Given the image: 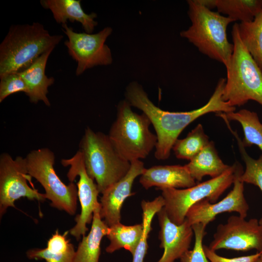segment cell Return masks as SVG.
<instances>
[{"instance_id":"7","label":"cell","mask_w":262,"mask_h":262,"mask_svg":"<svg viewBox=\"0 0 262 262\" xmlns=\"http://www.w3.org/2000/svg\"><path fill=\"white\" fill-rule=\"evenodd\" d=\"M243 172L238 162H235L223 174L183 189H161L164 201V208L168 218L176 224L180 225L185 220L187 212L195 204L208 199L214 203L231 185L237 176Z\"/></svg>"},{"instance_id":"21","label":"cell","mask_w":262,"mask_h":262,"mask_svg":"<svg viewBox=\"0 0 262 262\" xmlns=\"http://www.w3.org/2000/svg\"><path fill=\"white\" fill-rule=\"evenodd\" d=\"M143 233L142 224L126 226L120 222L109 227L107 237L110 241L106 252L112 253L121 248L128 250L133 255Z\"/></svg>"},{"instance_id":"30","label":"cell","mask_w":262,"mask_h":262,"mask_svg":"<svg viewBox=\"0 0 262 262\" xmlns=\"http://www.w3.org/2000/svg\"><path fill=\"white\" fill-rule=\"evenodd\" d=\"M75 251L73 245L71 243L68 250L63 253H51L45 248L30 249L26 255L30 259L44 260L46 262H73Z\"/></svg>"},{"instance_id":"27","label":"cell","mask_w":262,"mask_h":262,"mask_svg":"<svg viewBox=\"0 0 262 262\" xmlns=\"http://www.w3.org/2000/svg\"><path fill=\"white\" fill-rule=\"evenodd\" d=\"M228 128L237 140L239 149L246 164L245 171L239 176V180L243 183L252 184L258 186L262 192V155L258 159L251 157L246 152L245 147L237 131L232 130L227 120H224ZM259 223L262 226V216Z\"/></svg>"},{"instance_id":"29","label":"cell","mask_w":262,"mask_h":262,"mask_svg":"<svg viewBox=\"0 0 262 262\" xmlns=\"http://www.w3.org/2000/svg\"><path fill=\"white\" fill-rule=\"evenodd\" d=\"M0 102L10 95L18 92L28 93L27 86L18 73H12L0 77Z\"/></svg>"},{"instance_id":"32","label":"cell","mask_w":262,"mask_h":262,"mask_svg":"<svg viewBox=\"0 0 262 262\" xmlns=\"http://www.w3.org/2000/svg\"><path fill=\"white\" fill-rule=\"evenodd\" d=\"M68 231L65 232L63 235L59 234L57 229L55 233L49 239L47 242V249L51 253L61 254L66 252L71 243L66 239Z\"/></svg>"},{"instance_id":"22","label":"cell","mask_w":262,"mask_h":262,"mask_svg":"<svg viewBox=\"0 0 262 262\" xmlns=\"http://www.w3.org/2000/svg\"><path fill=\"white\" fill-rule=\"evenodd\" d=\"M216 115L223 116L228 121H236L241 125L244 133L242 143L245 147L255 145L262 150V123L256 113L241 109L237 112L219 113Z\"/></svg>"},{"instance_id":"11","label":"cell","mask_w":262,"mask_h":262,"mask_svg":"<svg viewBox=\"0 0 262 262\" xmlns=\"http://www.w3.org/2000/svg\"><path fill=\"white\" fill-rule=\"evenodd\" d=\"M61 163L65 167L69 166L67 177L70 182H73L77 177H79L77 186L81 211L75 218L76 224L69 230L70 234L79 241L81 236H85L88 230L86 225L92 222L94 211L100 206L98 200L100 193L96 183L86 172L80 150L72 157L63 159Z\"/></svg>"},{"instance_id":"20","label":"cell","mask_w":262,"mask_h":262,"mask_svg":"<svg viewBox=\"0 0 262 262\" xmlns=\"http://www.w3.org/2000/svg\"><path fill=\"white\" fill-rule=\"evenodd\" d=\"M192 177L201 181L205 176L216 178L225 172L230 167L225 164L218 156L213 141L208 145L189 163L185 165Z\"/></svg>"},{"instance_id":"17","label":"cell","mask_w":262,"mask_h":262,"mask_svg":"<svg viewBox=\"0 0 262 262\" xmlns=\"http://www.w3.org/2000/svg\"><path fill=\"white\" fill-rule=\"evenodd\" d=\"M53 50L44 53L28 68L18 72L27 86L28 92L26 96L32 103H37L42 101L47 106L50 105L47 95L48 88L53 84L54 79L46 75L45 69L48 58Z\"/></svg>"},{"instance_id":"6","label":"cell","mask_w":262,"mask_h":262,"mask_svg":"<svg viewBox=\"0 0 262 262\" xmlns=\"http://www.w3.org/2000/svg\"><path fill=\"white\" fill-rule=\"evenodd\" d=\"M79 147L86 172L100 194L124 177L130 168L131 163L120 155L108 135L101 132L87 127Z\"/></svg>"},{"instance_id":"25","label":"cell","mask_w":262,"mask_h":262,"mask_svg":"<svg viewBox=\"0 0 262 262\" xmlns=\"http://www.w3.org/2000/svg\"><path fill=\"white\" fill-rule=\"evenodd\" d=\"M202 125L198 124L182 139H177L172 150L178 159L190 161L198 154L209 143Z\"/></svg>"},{"instance_id":"18","label":"cell","mask_w":262,"mask_h":262,"mask_svg":"<svg viewBox=\"0 0 262 262\" xmlns=\"http://www.w3.org/2000/svg\"><path fill=\"white\" fill-rule=\"evenodd\" d=\"M40 4L44 8L50 10L56 22L62 25L66 24L67 20L77 21L88 33H91L98 25L95 20L97 14L85 13L80 0H41Z\"/></svg>"},{"instance_id":"24","label":"cell","mask_w":262,"mask_h":262,"mask_svg":"<svg viewBox=\"0 0 262 262\" xmlns=\"http://www.w3.org/2000/svg\"><path fill=\"white\" fill-rule=\"evenodd\" d=\"M242 43L262 72V12L249 22L238 24Z\"/></svg>"},{"instance_id":"2","label":"cell","mask_w":262,"mask_h":262,"mask_svg":"<svg viewBox=\"0 0 262 262\" xmlns=\"http://www.w3.org/2000/svg\"><path fill=\"white\" fill-rule=\"evenodd\" d=\"M63 38L50 34L38 22L12 25L0 44V77L28 68L44 53L54 49Z\"/></svg>"},{"instance_id":"5","label":"cell","mask_w":262,"mask_h":262,"mask_svg":"<svg viewBox=\"0 0 262 262\" xmlns=\"http://www.w3.org/2000/svg\"><path fill=\"white\" fill-rule=\"evenodd\" d=\"M131 107L126 99L119 102L116 119L108 134L116 150L130 163L145 159L157 142L156 135L149 129L148 117L134 112Z\"/></svg>"},{"instance_id":"12","label":"cell","mask_w":262,"mask_h":262,"mask_svg":"<svg viewBox=\"0 0 262 262\" xmlns=\"http://www.w3.org/2000/svg\"><path fill=\"white\" fill-rule=\"evenodd\" d=\"M208 246L214 251L221 249L262 251V226L257 219L246 220L240 215H231L226 223L218 225Z\"/></svg>"},{"instance_id":"9","label":"cell","mask_w":262,"mask_h":262,"mask_svg":"<svg viewBox=\"0 0 262 262\" xmlns=\"http://www.w3.org/2000/svg\"><path fill=\"white\" fill-rule=\"evenodd\" d=\"M62 30L67 36L65 42L69 55L77 62L76 75L79 76L86 69L97 66H107L113 62L112 53L105 41L112 33L107 27L98 33H77L66 24Z\"/></svg>"},{"instance_id":"26","label":"cell","mask_w":262,"mask_h":262,"mask_svg":"<svg viewBox=\"0 0 262 262\" xmlns=\"http://www.w3.org/2000/svg\"><path fill=\"white\" fill-rule=\"evenodd\" d=\"M164 201L162 196H159L151 201H142L143 233L134 253L132 255V262H144L148 248L147 238L152 229V220L155 214L164 208Z\"/></svg>"},{"instance_id":"1","label":"cell","mask_w":262,"mask_h":262,"mask_svg":"<svg viewBox=\"0 0 262 262\" xmlns=\"http://www.w3.org/2000/svg\"><path fill=\"white\" fill-rule=\"evenodd\" d=\"M226 79L220 78L208 101L190 111L173 112L163 110L149 98L142 86L132 82L126 88V100L132 107L141 110L149 119L157 137L154 153L159 160L168 159L173 146L183 130L197 118L210 113H228L235 111L222 98Z\"/></svg>"},{"instance_id":"4","label":"cell","mask_w":262,"mask_h":262,"mask_svg":"<svg viewBox=\"0 0 262 262\" xmlns=\"http://www.w3.org/2000/svg\"><path fill=\"white\" fill-rule=\"evenodd\" d=\"M231 36L233 51L226 67L227 78L222 98L233 107L242 106L250 100L262 105V72L242 43L237 23L232 27Z\"/></svg>"},{"instance_id":"14","label":"cell","mask_w":262,"mask_h":262,"mask_svg":"<svg viewBox=\"0 0 262 262\" xmlns=\"http://www.w3.org/2000/svg\"><path fill=\"white\" fill-rule=\"evenodd\" d=\"M145 169L144 164L140 160L131 162L126 175L101 194L99 214L108 227L120 222L123 203L128 197L135 194L131 192L133 183Z\"/></svg>"},{"instance_id":"33","label":"cell","mask_w":262,"mask_h":262,"mask_svg":"<svg viewBox=\"0 0 262 262\" xmlns=\"http://www.w3.org/2000/svg\"><path fill=\"white\" fill-rule=\"evenodd\" d=\"M199 2L210 10L216 7V0H198Z\"/></svg>"},{"instance_id":"28","label":"cell","mask_w":262,"mask_h":262,"mask_svg":"<svg viewBox=\"0 0 262 262\" xmlns=\"http://www.w3.org/2000/svg\"><path fill=\"white\" fill-rule=\"evenodd\" d=\"M195 236V244L192 250H188L180 257V262H210L204 250L203 239L207 232L206 226L201 223L192 226Z\"/></svg>"},{"instance_id":"19","label":"cell","mask_w":262,"mask_h":262,"mask_svg":"<svg viewBox=\"0 0 262 262\" xmlns=\"http://www.w3.org/2000/svg\"><path fill=\"white\" fill-rule=\"evenodd\" d=\"M100 207L94 211L92 226L87 236H82L73 262H98L100 255V244L102 238L107 236L108 227L101 219Z\"/></svg>"},{"instance_id":"23","label":"cell","mask_w":262,"mask_h":262,"mask_svg":"<svg viewBox=\"0 0 262 262\" xmlns=\"http://www.w3.org/2000/svg\"><path fill=\"white\" fill-rule=\"evenodd\" d=\"M216 8L235 21L249 22L262 12V0H216Z\"/></svg>"},{"instance_id":"34","label":"cell","mask_w":262,"mask_h":262,"mask_svg":"<svg viewBox=\"0 0 262 262\" xmlns=\"http://www.w3.org/2000/svg\"><path fill=\"white\" fill-rule=\"evenodd\" d=\"M261 252H261V256L260 257V259L261 262H262V251H261Z\"/></svg>"},{"instance_id":"10","label":"cell","mask_w":262,"mask_h":262,"mask_svg":"<svg viewBox=\"0 0 262 262\" xmlns=\"http://www.w3.org/2000/svg\"><path fill=\"white\" fill-rule=\"evenodd\" d=\"M28 174L25 158L17 156L13 159L8 153L0 156V216L1 217L9 207H15V202L21 197L43 202L45 194L31 188L27 181L31 182Z\"/></svg>"},{"instance_id":"3","label":"cell","mask_w":262,"mask_h":262,"mask_svg":"<svg viewBox=\"0 0 262 262\" xmlns=\"http://www.w3.org/2000/svg\"><path fill=\"white\" fill-rule=\"evenodd\" d=\"M187 2L191 25L180 33V36L187 39L201 53L227 67L234 46L228 39L227 29L235 20L208 9L198 0Z\"/></svg>"},{"instance_id":"31","label":"cell","mask_w":262,"mask_h":262,"mask_svg":"<svg viewBox=\"0 0 262 262\" xmlns=\"http://www.w3.org/2000/svg\"><path fill=\"white\" fill-rule=\"evenodd\" d=\"M203 247L205 253L210 262H255L260 258L262 252H257L250 255L228 258L218 255L208 246L203 245Z\"/></svg>"},{"instance_id":"35","label":"cell","mask_w":262,"mask_h":262,"mask_svg":"<svg viewBox=\"0 0 262 262\" xmlns=\"http://www.w3.org/2000/svg\"><path fill=\"white\" fill-rule=\"evenodd\" d=\"M255 262H262L260 258L256 261H255Z\"/></svg>"},{"instance_id":"16","label":"cell","mask_w":262,"mask_h":262,"mask_svg":"<svg viewBox=\"0 0 262 262\" xmlns=\"http://www.w3.org/2000/svg\"><path fill=\"white\" fill-rule=\"evenodd\" d=\"M139 182L146 189L155 186L165 188H187L196 184L185 165H156L145 168Z\"/></svg>"},{"instance_id":"15","label":"cell","mask_w":262,"mask_h":262,"mask_svg":"<svg viewBox=\"0 0 262 262\" xmlns=\"http://www.w3.org/2000/svg\"><path fill=\"white\" fill-rule=\"evenodd\" d=\"M160 227L159 238L164 253L157 262H174L189 250L194 234L192 226L185 219L180 225L173 223L163 208L158 213Z\"/></svg>"},{"instance_id":"13","label":"cell","mask_w":262,"mask_h":262,"mask_svg":"<svg viewBox=\"0 0 262 262\" xmlns=\"http://www.w3.org/2000/svg\"><path fill=\"white\" fill-rule=\"evenodd\" d=\"M243 173L237 176L232 189L220 201L212 203L208 199H204L193 205L186 215L185 219L188 223L191 226L201 223L207 226L216 215L225 212H236L246 218L249 205L244 196V183L239 180Z\"/></svg>"},{"instance_id":"8","label":"cell","mask_w":262,"mask_h":262,"mask_svg":"<svg viewBox=\"0 0 262 262\" xmlns=\"http://www.w3.org/2000/svg\"><path fill=\"white\" fill-rule=\"evenodd\" d=\"M25 158L28 174L43 186L50 205L70 215L75 214L77 208V185L74 182L66 185L60 180L54 168V153L48 148H41L32 150Z\"/></svg>"}]
</instances>
